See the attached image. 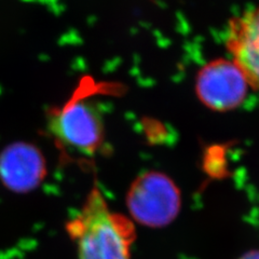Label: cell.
Here are the masks:
<instances>
[{"label": "cell", "instance_id": "52a82bcc", "mask_svg": "<svg viewBox=\"0 0 259 259\" xmlns=\"http://www.w3.org/2000/svg\"><path fill=\"white\" fill-rule=\"evenodd\" d=\"M239 259H259V250H250L241 256Z\"/></svg>", "mask_w": 259, "mask_h": 259}, {"label": "cell", "instance_id": "277c9868", "mask_svg": "<svg viewBox=\"0 0 259 259\" xmlns=\"http://www.w3.org/2000/svg\"><path fill=\"white\" fill-rule=\"evenodd\" d=\"M248 82L234 62L215 60L199 71L196 90L199 100L208 108L227 111L245 100Z\"/></svg>", "mask_w": 259, "mask_h": 259}, {"label": "cell", "instance_id": "8992f818", "mask_svg": "<svg viewBox=\"0 0 259 259\" xmlns=\"http://www.w3.org/2000/svg\"><path fill=\"white\" fill-rule=\"evenodd\" d=\"M227 49L248 84L259 90V7L230 21Z\"/></svg>", "mask_w": 259, "mask_h": 259}, {"label": "cell", "instance_id": "7a4b0ae2", "mask_svg": "<svg viewBox=\"0 0 259 259\" xmlns=\"http://www.w3.org/2000/svg\"><path fill=\"white\" fill-rule=\"evenodd\" d=\"M102 85L85 79L67 102L49 112L48 131L63 161L88 165L104 149V119L92 99Z\"/></svg>", "mask_w": 259, "mask_h": 259}, {"label": "cell", "instance_id": "5b68a950", "mask_svg": "<svg viewBox=\"0 0 259 259\" xmlns=\"http://www.w3.org/2000/svg\"><path fill=\"white\" fill-rule=\"evenodd\" d=\"M46 175V159L35 145L15 142L0 152V182L8 190L16 193L32 191Z\"/></svg>", "mask_w": 259, "mask_h": 259}, {"label": "cell", "instance_id": "3957f363", "mask_svg": "<svg viewBox=\"0 0 259 259\" xmlns=\"http://www.w3.org/2000/svg\"><path fill=\"white\" fill-rule=\"evenodd\" d=\"M125 202L133 222L149 228H162L173 223L180 214L182 197L171 177L149 171L133 181Z\"/></svg>", "mask_w": 259, "mask_h": 259}, {"label": "cell", "instance_id": "6da1fadb", "mask_svg": "<svg viewBox=\"0 0 259 259\" xmlns=\"http://www.w3.org/2000/svg\"><path fill=\"white\" fill-rule=\"evenodd\" d=\"M65 228L76 246V259H132L134 222L110 209L97 184Z\"/></svg>", "mask_w": 259, "mask_h": 259}]
</instances>
